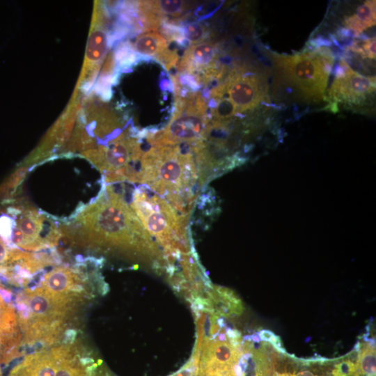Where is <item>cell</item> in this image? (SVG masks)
I'll return each mask as SVG.
<instances>
[{"label":"cell","instance_id":"obj_14","mask_svg":"<svg viewBox=\"0 0 376 376\" xmlns=\"http://www.w3.org/2000/svg\"><path fill=\"white\" fill-rule=\"evenodd\" d=\"M130 46L134 52L141 57H152L159 63L170 50L169 42L164 37L157 31L143 33L136 37Z\"/></svg>","mask_w":376,"mask_h":376},{"label":"cell","instance_id":"obj_2","mask_svg":"<svg viewBox=\"0 0 376 376\" xmlns=\"http://www.w3.org/2000/svg\"><path fill=\"white\" fill-rule=\"evenodd\" d=\"M136 182L190 214L201 189L192 146H151L141 157Z\"/></svg>","mask_w":376,"mask_h":376},{"label":"cell","instance_id":"obj_24","mask_svg":"<svg viewBox=\"0 0 376 376\" xmlns=\"http://www.w3.org/2000/svg\"><path fill=\"white\" fill-rule=\"evenodd\" d=\"M198 376H236L234 368L226 370H215L198 374Z\"/></svg>","mask_w":376,"mask_h":376},{"label":"cell","instance_id":"obj_3","mask_svg":"<svg viewBox=\"0 0 376 376\" xmlns=\"http://www.w3.org/2000/svg\"><path fill=\"white\" fill-rule=\"evenodd\" d=\"M130 205L166 260L193 253L189 231L190 214L180 212L144 185L134 190Z\"/></svg>","mask_w":376,"mask_h":376},{"label":"cell","instance_id":"obj_5","mask_svg":"<svg viewBox=\"0 0 376 376\" xmlns=\"http://www.w3.org/2000/svg\"><path fill=\"white\" fill-rule=\"evenodd\" d=\"M278 81L288 86L304 101L317 102L324 97L334 58L327 51L295 55L272 54Z\"/></svg>","mask_w":376,"mask_h":376},{"label":"cell","instance_id":"obj_26","mask_svg":"<svg viewBox=\"0 0 376 376\" xmlns=\"http://www.w3.org/2000/svg\"><path fill=\"white\" fill-rule=\"evenodd\" d=\"M8 249L1 238L0 237V264L2 263L7 257Z\"/></svg>","mask_w":376,"mask_h":376},{"label":"cell","instance_id":"obj_16","mask_svg":"<svg viewBox=\"0 0 376 376\" xmlns=\"http://www.w3.org/2000/svg\"><path fill=\"white\" fill-rule=\"evenodd\" d=\"M345 26L357 34L375 24V1H366L345 19Z\"/></svg>","mask_w":376,"mask_h":376},{"label":"cell","instance_id":"obj_25","mask_svg":"<svg viewBox=\"0 0 376 376\" xmlns=\"http://www.w3.org/2000/svg\"><path fill=\"white\" fill-rule=\"evenodd\" d=\"M261 340L269 342L271 344L276 340L278 336L268 329H262L258 333Z\"/></svg>","mask_w":376,"mask_h":376},{"label":"cell","instance_id":"obj_12","mask_svg":"<svg viewBox=\"0 0 376 376\" xmlns=\"http://www.w3.org/2000/svg\"><path fill=\"white\" fill-rule=\"evenodd\" d=\"M375 91V77L354 71L343 59L335 72V79L328 96L336 102L349 105L365 103Z\"/></svg>","mask_w":376,"mask_h":376},{"label":"cell","instance_id":"obj_15","mask_svg":"<svg viewBox=\"0 0 376 376\" xmlns=\"http://www.w3.org/2000/svg\"><path fill=\"white\" fill-rule=\"evenodd\" d=\"M208 297L214 313L228 316L240 315L243 311L240 299L230 289L214 286L210 289Z\"/></svg>","mask_w":376,"mask_h":376},{"label":"cell","instance_id":"obj_9","mask_svg":"<svg viewBox=\"0 0 376 376\" xmlns=\"http://www.w3.org/2000/svg\"><path fill=\"white\" fill-rule=\"evenodd\" d=\"M219 87L221 97L228 95L237 114L255 109L267 93L266 79L262 75L246 74L243 68L232 70Z\"/></svg>","mask_w":376,"mask_h":376},{"label":"cell","instance_id":"obj_11","mask_svg":"<svg viewBox=\"0 0 376 376\" xmlns=\"http://www.w3.org/2000/svg\"><path fill=\"white\" fill-rule=\"evenodd\" d=\"M110 12L105 3H95L90 34L82 70L77 86L91 75H98L104 56L109 47Z\"/></svg>","mask_w":376,"mask_h":376},{"label":"cell","instance_id":"obj_23","mask_svg":"<svg viewBox=\"0 0 376 376\" xmlns=\"http://www.w3.org/2000/svg\"><path fill=\"white\" fill-rule=\"evenodd\" d=\"M357 364L352 361H342L335 366L332 371V376H354L357 375Z\"/></svg>","mask_w":376,"mask_h":376},{"label":"cell","instance_id":"obj_17","mask_svg":"<svg viewBox=\"0 0 376 376\" xmlns=\"http://www.w3.org/2000/svg\"><path fill=\"white\" fill-rule=\"evenodd\" d=\"M17 329L14 307L7 304L0 295V342L15 334Z\"/></svg>","mask_w":376,"mask_h":376},{"label":"cell","instance_id":"obj_7","mask_svg":"<svg viewBox=\"0 0 376 376\" xmlns=\"http://www.w3.org/2000/svg\"><path fill=\"white\" fill-rule=\"evenodd\" d=\"M143 130L132 128L122 132L107 143L99 144L79 153L89 161L104 176V183L136 182L140 160L144 152L141 139Z\"/></svg>","mask_w":376,"mask_h":376},{"label":"cell","instance_id":"obj_27","mask_svg":"<svg viewBox=\"0 0 376 376\" xmlns=\"http://www.w3.org/2000/svg\"><path fill=\"white\" fill-rule=\"evenodd\" d=\"M291 376H317V375L309 370H303V371L297 373L295 375H291Z\"/></svg>","mask_w":376,"mask_h":376},{"label":"cell","instance_id":"obj_10","mask_svg":"<svg viewBox=\"0 0 376 376\" xmlns=\"http://www.w3.org/2000/svg\"><path fill=\"white\" fill-rule=\"evenodd\" d=\"M219 47L212 42H201L189 46L180 61L178 69L199 86L224 77L226 69L219 65Z\"/></svg>","mask_w":376,"mask_h":376},{"label":"cell","instance_id":"obj_19","mask_svg":"<svg viewBox=\"0 0 376 376\" xmlns=\"http://www.w3.org/2000/svg\"><path fill=\"white\" fill-rule=\"evenodd\" d=\"M29 168L21 166L13 173L1 185H0V198L8 197L19 186L24 179Z\"/></svg>","mask_w":376,"mask_h":376},{"label":"cell","instance_id":"obj_8","mask_svg":"<svg viewBox=\"0 0 376 376\" xmlns=\"http://www.w3.org/2000/svg\"><path fill=\"white\" fill-rule=\"evenodd\" d=\"M8 215L0 216V235L14 245L36 251L56 246L61 239L59 226L29 204L10 207Z\"/></svg>","mask_w":376,"mask_h":376},{"label":"cell","instance_id":"obj_20","mask_svg":"<svg viewBox=\"0 0 376 376\" xmlns=\"http://www.w3.org/2000/svg\"><path fill=\"white\" fill-rule=\"evenodd\" d=\"M182 31L185 40L193 45L203 42L207 35L205 26L196 22L185 24Z\"/></svg>","mask_w":376,"mask_h":376},{"label":"cell","instance_id":"obj_13","mask_svg":"<svg viewBox=\"0 0 376 376\" xmlns=\"http://www.w3.org/2000/svg\"><path fill=\"white\" fill-rule=\"evenodd\" d=\"M59 294H81L84 291L83 279L80 273L65 266L55 267L45 274L41 286Z\"/></svg>","mask_w":376,"mask_h":376},{"label":"cell","instance_id":"obj_28","mask_svg":"<svg viewBox=\"0 0 376 376\" xmlns=\"http://www.w3.org/2000/svg\"><path fill=\"white\" fill-rule=\"evenodd\" d=\"M0 376H2V373H1V370H0Z\"/></svg>","mask_w":376,"mask_h":376},{"label":"cell","instance_id":"obj_22","mask_svg":"<svg viewBox=\"0 0 376 376\" xmlns=\"http://www.w3.org/2000/svg\"><path fill=\"white\" fill-rule=\"evenodd\" d=\"M200 353L195 352L191 359L178 372L170 376H198Z\"/></svg>","mask_w":376,"mask_h":376},{"label":"cell","instance_id":"obj_18","mask_svg":"<svg viewBox=\"0 0 376 376\" xmlns=\"http://www.w3.org/2000/svg\"><path fill=\"white\" fill-rule=\"evenodd\" d=\"M357 370L366 376H375V345L368 343L361 351L357 363Z\"/></svg>","mask_w":376,"mask_h":376},{"label":"cell","instance_id":"obj_21","mask_svg":"<svg viewBox=\"0 0 376 376\" xmlns=\"http://www.w3.org/2000/svg\"><path fill=\"white\" fill-rule=\"evenodd\" d=\"M354 54L360 55L362 58H375V38L354 42L349 48Z\"/></svg>","mask_w":376,"mask_h":376},{"label":"cell","instance_id":"obj_1","mask_svg":"<svg viewBox=\"0 0 376 376\" xmlns=\"http://www.w3.org/2000/svg\"><path fill=\"white\" fill-rule=\"evenodd\" d=\"M124 198L112 185L104 183L96 199L59 226L61 239L72 247L118 255L156 270L166 269L162 250Z\"/></svg>","mask_w":376,"mask_h":376},{"label":"cell","instance_id":"obj_4","mask_svg":"<svg viewBox=\"0 0 376 376\" xmlns=\"http://www.w3.org/2000/svg\"><path fill=\"white\" fill-rule=\"evenodd\" d=\"M23 300L29 313L18 320L27 343H56L61 335L75 306L83 299L81 294H59L42 287L26 289Z\"/></svg>","mask_w":376,"mask_h":376},{"label":"cell","instance_id":"obj_6","mask_svg":"<svg viewBox=\"0 0 376 376\" xmlns=\"http://www.w3.org/2000/svg\"><path fill=\"white\" fill-rule=\"evenodd\" d=\"M175 94L169 122L159 131H148L146 138L151 146H194L205 134L211 116L205 97L198 91Z\"/></svg>","mask_w":376,"mask_h":376}]
</instances>
